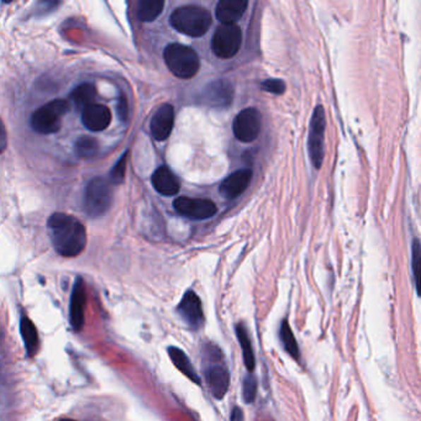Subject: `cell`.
I'll return each instance as SVG.
<instances>
[{
    "mask_svg": "<svg viewBox=\"0 0 421 421\" xmlns=\"http://www.w3.org/2000/svg\"><path fill=\"white\" fill-rule=\"evenodd\" d=\"M49 239L54 250L64 257H76L87 245V231L74 216L54 213L47 221Z\"/></svg>",
    "mask_w": 421,
    "mask_h": 421,
    "instance_id": "6da1fadb",
    "label": "cell"
},
{
    "mask_svg": "<svg viewBox=\"0 0 421 421\" xmlns=\"http://www.w3.org/2000/svg\"><path fill=\"white\" fill-rule=\"evenodd\" d=\"M204 353V374L208 387L216 399H223L230 387V372L223 361L220 350L208 343Z\"/></svg>",
    "mask_w": 421,
    "mask_h": 421,
    "instance_id": "7a4b0ae2",
    "label": "cell"
},
{
    "mask_svg": "<svg viewBox=\"0 0 421 421\" xmlns=\"http://www.w3.org/2000/svg\"><path fill=\"white\" fill-rule=\"evenodd\" d=\"M171 25L182 34L201 37L210 28V13L199 5H184L172 13Z\"/></svg>",
    "mask_w": 421,
    "mask_h": 421,
    "instance_id": "3957f363",
    "label": "cell"
},
{
    "mask_svg": "<svg viewBox=\"0 0 421 421\" xmlns=\"http://www.w3.org/2000/svg\"><path fill=\"white\" fill-rule=\"evenodd\" d=\"M163 57L168 69L178 78H193L201 69V61L196 51L186 45H168Z\"/></svg>",
    "mask_w": 421,
    "mask_h": 421,
    "instance_id": "277c9868",
    "label": "cell"
},
{
    "mask_svg": "<svg viewBox=\"0 0 421 421\" xmlns=\"http://www.w3.org/2000/svg\"><path fill=\"white\" fill-rule=\"evenodd\" d=\"M69 104L64 99H56L45 104L32 113L30 125L35 133L51 135L57 133L62 126V119L69 113Z\"/></svg>",
    "mask_w": 421,
    "mask_h": 421,
    "instance_id": "5b68a950",
    "label": "cell"
},
{
    "mask_svg": "<svg viewBox=\"0 0 421 421\" xmlns=\"http://www.w3.org/2000/svg\"><path fill=\"white\" fill-rule=\"evenodd\" d=\"M113 201V186L104 178H94L85 188L83 210L90 218L104 215Z\"/></svg>",
    "mask_w": 421,
    "mask_h": 421,
    "instance_id": "8992f818",
    "label": "cell"
},
{
    "mask_svg": "<svg viewBox=\"0 0 421 421\" xmlns=\"http://www.w3.org/2000/svg\"><path fill=\"white\" fill-rule=\"evenodd\" d=\"M325 130H326V114L323 105H318L314 109V113L312 115L308 138L309 156L316 170L321 168L324 157H325Z\"/></svg>",
    "mask_w": 421,
    "mask_h": 421,
    "instance_id": "52a82bcc",
    "label": "cell"
},
{
    "mask_svg": "<svg viewBox=\"0 0 421 421\" xmlns=\"http://www.w3.org/2000/svg\"><path fill=\"white\" fill-rule=\"evenodd\" d=\"M242 44V31L236 24H221L211 40L213 52L220 59L234 57Z\"/></svg>",
    "mask_w": 421,
    "mask_h": 421,
    "instance_id": "ba28073f",
    "label": "cell"
},
{
    "mask_svg": "<svg viewBox=\"0 0 421 421\" xmlns=\"http://www.w3.org/2000/svg\"><path fill=\"white\" fill-rule=\"evenodd\" d=\"M262 126V117L256 108L244 109L234 120V135L241 142H252L259 138Z\"/></svg>",
    "mask_w": 421,
    "mask_h": 421,
    "instance_id": "9c48e42d",
    "label": "cell"
},
{
    "mask_svg": "<svg viewBox=\"0 0 421 421\" xmlns=\"http://www.w3.org/2000/svg\"><path fill=\"white\" fill-rule=\"evenodd\" d=\"M173 206L177 213L193 220H206L215 215L218 211L214 201L201 199V198L181 196L173 201Z\"/></svg>",
    "mask_w": 421,
    "mask_h": 421,
    "instance_id": "30bf717a",
    "label": "cell"
},
{
    "mask_svg": "<svg viewBox=\"0 0 421 421\" xmlns=\"http://www.w3.org/2000/svg\"><path fill=\"white\" fill-rule=\"evenodd\" d=\"M177 312L191 330H199L206 320L201 298L193 290H188L183 295Z\"/></svg>",
    "mask_w": 421,
    "mask_h": 421,
    "instance_id": "8fae6325",
    "label": "cell"
},
{
    "mask_svg": "<svg viewBox=\"0 0 421 421\" xmlns=\"http://www.w3.org/2000/svg\"><path fill=\"white\" fill-rule=\"evenodd\" d=\"M174 125V109L171 104H163L152 117L150 129L156 141H165L171 135Z\"/></svg>",
    "mask_w": 421,
    "mask_h": 421,
    "instance_id": "7c38bea8",
    "label": "cell"
},
{
    "mask_svg": "<svg viewBox=\"0 0 421 421\" xmlns=\"http://www.w3.org/2000/svg\"><path fill=\"white\" fill-rule=\"evenodd\" d=\"M252 174L254 173L249 168L236 171L235 173L230 174L220 184L219 191H220L221 196L227 201H232L237 196H240L250 186Z\"/></svg>",
    "mask_w": 421,
    "mask_h": 421,
    "instance_id": "4fadbf2b",
    "label": "cell"
},
{
    "mask_svg": "<svg viewBox=\"0 0 421 421\" xmlns=\"http://www.w3.org/2000/svg\"><path fill=\"white\" fill-rule=\"evenodd\" d=\"M84 309H85V288L83 280L77 278L74 283L71 303H69V321L74 331H81L84 324Z\"/></svg>",
    "mask_w": 421,
    "mask_h": 421,
    "instance_id": "5bb4252c",
    "label": "cell"
},
{
    "mask_svg": "<svg viewBox=\"0 0 421 421\" xmlns=\"http://www.w3.org/2000/svg\"><path fill=\"white\" fill-rule=\"evenodd\" d=\"M82 123L90 131H103L112 123V113L105 105L92 104L82 112Z\"/></svg>",
    "mask_w": 421,
    "mask_h": 421,
    "instance_id": "9a60e30c",
    "label": "cell"
},
{
    "mask_svg": "<svg viewBox=\"0 0 421 421\" xmlns=\"http://www.w3.org/2000/svg\"><path fill=\"white\" fill-rule=\"evenodd\" d=\"M152 186L160 194L173 196L178 194L181 183L178 177L166 166H162L152 174Z\"/></svg>",
    "mask_w": 421,
    "mask_h": 421,
    "instance_id": "2e32d148",
    "label": "cell"
},
{
    "mask_svg": "<svg viewBox=\"0 0 421 421\" xmlns=\"http://www.w3.org/2000/svg\"><path fill=\"white\" fill-rule=\"evenodd\" d=\"M247 6L246 0H221L216 5V18L221 24H235L245 14Z\"/></svg>",
    "mask_w": 421,
    "mask_h": 421,
    "instance_id": "e0dca14e",
    "label": "cell"
},
{
    "mask_svg": "<svg viewBox=\"0 0 421 421\" xmlns=\"http://www.w3.org/2000/svg\"><path fill=\"white\" fill-rule=\"evenodd\" d=\"M167 353H168V356L171 357L173 364H174V366H176V367L178 368L186 378H189L191 382H194L196 384H199V386H201V377L198 376L196 368L191 364V360L186 356L184 351H182L181 348L171 346V348H167Z\"/></svg>",
    "mask_w": 421,
    "mask_h": 421,
    "instance_id": "ac0fdd59",
    "label": "cell"
},
{
    "mask_svg": "<svg viewBox=\"0 0 421 421\" xmlns=\"http://www.w3.org/2000/svg\"><path fill=\"white\" fill-rule=\"evenodd\" d=\"M206 99H208L209 103L213 105H229L232 99V87H231L229 82H215V83L211 84L209 88H206Z\"/></svg>",
    "mask_w": 421,
    "mask_h": 421,
    "instance_id": "d6986e66",
    "label": "cell"
},
{
    "mask_svg": "<svg viewBox=\"0 0 421 421\" xmlns=\"http://www.w3.org/2000/svg\"><path fill=\"white\" fill-rule=\"evenodd\" d=\"M20 333L24 341L26 352L29 356H34L35 353L39 350L40 338L37 333V328L35 324L31 321V319L28 316H23L20 320Z\"/></svg>",
    "mask_w": 421,
    "mask_h": 421,
    "instance_id": "ffe728a7",
    "label": "cell"
},
{
    "mask_svg": "<svg viewBox=\"0 0 421 421\" xmlns=\"http://www.w3.org/2000/svg\"><path fill=\"white\" fill-rule=\"evenodd\" d=\"M236 336L239 338L241 348H242V356H244V362H245L247 371L254 372L256 368V357L254 353V348L251 343L250 335L244 324L236 325Z\"/></svg>",
    "mask_w": 421,
    "mask_h": 421,
    "instance_id": "44dd1931",
    "label": "cell"
},
{
    "mask_svg": "<svg viewBox=\"0 0 421 421\" xmlns=\"http://www.w3.org/2000/svg\"><path fill=\"white\" fill-rule=\"evenodd\" d=\"M97 98V89L92 83H82L78 87L74 88L71 94V100L73 102L74 107L81 109L83 112L84 109L88 108L89 105L95 104Z\"/></svg>",
    "mask_w": 421,
    "mask_h": 421,
    "instance_id": "7402d4cb",
    "label": "cell"
},
{
    "mask_svg": "<svg viewBox=\"0 0 421 421\" xmlns=\"http://www.w3.org/2000/svg\"><path fill=\"white\" fill-rule=\"evenodd\" d=\"M280 341L283 343V348L288 355H290L295 361L300 360V350H299V345L297 343V338L294 336L292 328L289 325L288 320L284 319L282 324H280Z\"/></svg>",
    "mask_w": 421,
    "mask_h": 421,
    "instance_id": "603a6c76",
    "label": "cell"
},
{
    "mask_svg": "<svg viewBox=\"0 0 421 421\" xmlns=\"http://www.w3.org/2000/svg\"><path fill=\"white\" fill-rule=\"evenodd\" d=\"M165 1L141 0L138 4V18L143 23H152L161 15Z\"/></svg>",
    "mask_w": 421,
    "mask_h": 421,
    "instance_id": "cb8c5ba5",
    "label": "cell"
},
{
    "mask_svg": "<svg viewBox=\"0 0 421 421\" xmlns=\"http://www.w3.org/2000/svg\"><path fill=\"white\" fill-rule=\"evenodd\" d=\"M412 271L417 294L421 295V242L417 239L413 240Z\"/></svg>",
    "mask_w": 421,
    "mask_h": 421,
    "instance_id": "d4e9b609",
    "label": "cell"
},
{
    "mask_svg": "<svg viewBox=\"0 0 421 421\" xmlns=\"http://www.w3.org/2000/svg\"><path fill=\"white\" fill-rule=\"evenodd\" d=\"M99 150V145L97 140L89 136H82L78 138L74 145V151L82 158H90L95 156Z\"/></svg>",
    "mask_w": 421,
    "mask_h": 421,
    "instance_id": "484cf974",
    "label": "cell"
},
{
    "mask_svg": "<svg viewBox=\"0 0 421 421\" xmlns=\"http://www.w3.org/2000/svg\"><path fill=\"white\" fill-rule=\"evenodd\" d=\"M256 396H257V381H256V378L252 374H250V376H247L244 379L242 397H244L245 403L250 404V403L255 401Z\"/></svg>",
    "mask_w": 421,
    "mask_h": 421,
    "instance_id": "4316f807",
    "label": "cell"
},
{
    "mask_svg": "<svg viewBox=\"0 0 421 421\" xmlns=\"http://www.w3.org/2000/svg\"><path fill=\"white\" fill-rule=\"evenodd\" d=\"M126 156H128V153H125L121 158H120V161L114 166L113 170H112V173H110V181L115 183V184H119V183H121L124 181V177H125V172H126Z\"/></svg>",
    "mask_w": 421,
    "mask_h": 421,
    "instance_id": "83f0119b",
    "label": "cell"
},
{
    "mask_svg": "<svg viewBox=\"0 0 421 421\" xmlns=\"http://www.w3.org/2000/svg\"><path fill=\"white\" fill-rule=\"evenodd\" d=\"M262 88L266 92H270L272 94H283L285 92V83L282 79H267L265 82H262Z\"/></svg>",
    "mask_w": 421,
    "mask_h": 421,
    "instance_id": "f1b7e54d",
    "label": "cell"
},
{
    "mask_svg": "<svg viewBox=\"0 0 421 421\" xmlns=\"http://www.w3.org/2000/svg\"><path fill=\"white\" fill-rule=\"evenodd\" d=\"M129 107H128V102H126V99L125 97H121L120 99V102L118 104V114L120 119L123 120L124 123L128 120V114H129Z\"/></svg>",
    "mask_w": 421,
    "mask_h": 421,
    "instance_id": "f546056e",
    "label": "cell"
},
{
    "mask_svg": "<svg viewBox=\"0 0 421 421\" xmlns=\"http://www.w3.org/2000/svg\"><path fill=\"white\" fill-rule=\"evenodd\" d=\"M231 421H244V412L241 410V408H234L231 413Z\"/></svg>",
    "mask_w": 421,
    "mask_h": 421,
    "instance_id": "4dcf8cb0",
    "label": "cell"
},
{
    "mask_svg": "<svg viewBox=\"0 0 421 421\" xmlns=\"http://www.w3.org/2000/svg\"><path fill=\"white\" fill-rule=\"evenodd\" d=\"M59 421H76V420H72V419H62V420H59Z\"/></svg>",
    "mask_w": 421,
    "mask_h": 421,
    "instance_id": "1f68e13d",
    "label": "cell"
}]
</instances>
